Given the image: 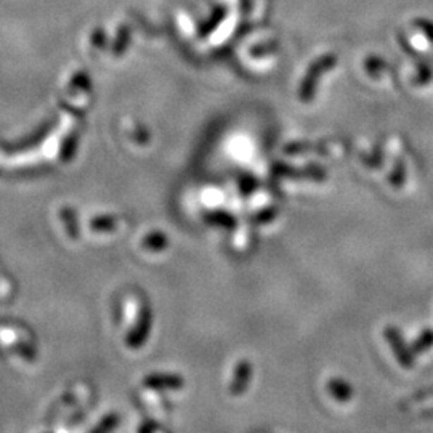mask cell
I'll use <instances>...</instances> for the list:
<instances>
[{"mask_svg":"<svg viewBox=\"0 0 433 433\" xmlns=\"http://www.w3.org/2000/svg\"><path fill=\"white\" fill-rule=\"evenodd\" d=\"M313 146L310 143H292L286 146V153L288 154H300V153H307L308 150H312Z\"/></svg>","mask_w":433,"mask_h":433,"instance_id":"8fae6325","label":"cell"},{"mask_svg":"<svg viewBox=\"0 0 433 433\" xmlns=\"http://www.w3.org/2000/svg\"><path fill=\"white\" fill-rule=\"evenodd\" d=\"M169 245V238L164 233H151L143 239V248L150 250H164Z\"/></svg>","mask_w":433,"mask_h":433,"instance_id":"52a82bcc","label":"cell"},{"mask_svg":"<svg viewBox=\"0 0 433 433\" xmlns=\"http://www.w3.org/2000/svg\"><path fill=\"white\" fill-rule=\"evenodd\" d=\"M241 186H243V191L244 193H249V191L254 190V181L250 180V178H244L241 181Z\"/></svg>","mask_w":433,"mask_h":433,"instance_id":"5bb4252c","label":"cell"},{"mask_svg":"<svg viewBox=\"0 0 433 433\" xmlns=\"http://www.w3.org/2000/svg\"><path fill=\"white\" fill-rule=\"evenodd\" d=\"M331 395L336 398L337 401H348L353 396V390L350 385L342 379H331L327 384Z\"/></svg>","mask_w":433,"mask_h":433,"instance_id":"8992f818","label":"cell"},{"mask_svg":"<svg viewBox=\"0 0 433 433\" xmlns=\"http://www.w3.org/2000/svg\"><path fill=\"white\" fill-rule=\"evenodd\" d=\"M430 396H433V387L425 389L422 391H419V394H415L413 396V401H420V400H425V398H430Z\"/></svg>","mask_w":433,"mask_h":433,"instance_id":"7c38bea8","label":"cell"},{"mask_svg":"<svg viewBox=\"0 0 433 433\" xmlns=\"http://www.w3.org/2000/svg\"><path fill=\"white\" fill-rule=\"evenodd\" d=\"M422 415H424V417H433V408L429 409V411H425Z\"/></svg>","mask_w":433,"mask_h":433,"instance_id":"9a60e30c","label":"cell"},{"mask_svg":"<svg viewBox=\"0 0 433 433\" xmlns=\"http://www.w3.org/2000/svg\"><path fill=\"white\" fill-rule=\"evenodd\" d=\"M274 172L279 175H286L291 178H310V180H324V172L319 167H310L307 171H297V169H291L286 166L274 167Z\"/></svg>","mask_w":433,"mask_h":433,"instance_id":"5b68a950","label":"cell"},{"mask_svg":"<svg viewBox=\"0 0 433 433\" xmlns=\"http://www.w3.org/2000/svg\"><path fill=\"white\" fill-rule=\"evenodd\" d=\"M151 324H153V315H151L150 307L145 308L142 312V316H140V321L135 329L132 331V334L128 336V345L133 348L142 347L145 343L146 337H150L151 332Z\"/></svg>","mask_w":433,"mask_h":433,"instance_id":"7a4b0ae2","label":"cell"},{"mask_svg":"<svg viewBox=\"0 0 433 433\" xmlns=\"http://www.w3.org/2000/svg\"><path fill=\"white\" fill-rule=\"evenodd\" d=\"M433 347V329H425L422 334L415 339L413 343V353H424L425 350H429Z\"/></svg>","mask_w":433,"mask_h":433,"instance_id":"ba28073f","label":"cell"},{"mask_svg":"<svg viewBox=\"0 0 433 433\" xmlns=\"http://www.w3.org/2000/svg\"><path fill=\"white\" fill-rule=\"evenodd\" d=\"M250 379H252V365H250L249 361H241L236 366L235 376H233V382L230 387L231 394L235 396L243 395L249 387Z\"/></svg>","mask_w":433,"mask_h":433,"instance_id":"3957f363","label":"cell"},{"mask_svg":"<svg viewBox=\"0 0 433 433\" xmlns=\"http://www.w3.org/2000/svg\"><path fill=\"white\" fill-rule=\"evenodd\" d=\"M260 216L259 219H257V221H270V220H273L274 219V210H267V212H260L259 214Z\"/></svg>","mask_w":433,"mask_h":433,"instance_id":"4fadbf2b","label":"cell"},{"mask_svg":"<svg viewBox=\"0 0 433 433\" xmlns=\"http://www.w3.org/2000/svg\"><path fill=\"white\" fill-rule=\"evenodd\" d=\"M390 183L394 185V186H396V188H400V186L405 183V180H406V167H405V164H403L401 161H396V164H395V171L390 173Z\"/></svg>","mask_w":433,"mask_h":433,"instance_id":"30bf717a","label":"cell"},{"mask_svg":"<svg viewBox=\"0 0 433 433\" xmlns=\"http://www.w3.org/2000/svg\"><path fill=\"white\" fill-rule=\"evenodd\" d=\"M385 337H387V341L390 343L391 350H394V353L396 356L398 362L403 367H413L414 365V353L411 348H408V345L403 341V337L400 334V331L396 329V327L389 326L387 329H385Z\"/></svg>","mask_w":433,"mask_h":433,"instance_id":"6da1fadb","label":"cell"},{"mask_svg":"<svg viewBox=\"0 0 433 433\" xmlns=\"http://www.w3.org/2000/svg\"><path fill=\"white\" fill-rule=\"evenodd\" d=\"M145 385L150 389L166 390V389H181L183 379L177 374H151L145 379Z\"/></svg>","mask_w":433,"mask_h":433,"instance_id":"277c9868","label":"cell"},{"mask_svg":"<svg viewBox=\"0 0 433 433\" xmlns=\"http://www.w3.org/2000/svg\"><path fill=\"white\" fill-rule=\"evenodd\" d=\"M206 219H207V221H210V224H214V225H220V226H225V228L235 226V219H233L231 215L225 214V212L209 214Z\"/></svg>","mask_w":433,"mask_h":433,"instance_id":"9c48e42d","label":"cell"}]
</instances>
